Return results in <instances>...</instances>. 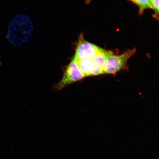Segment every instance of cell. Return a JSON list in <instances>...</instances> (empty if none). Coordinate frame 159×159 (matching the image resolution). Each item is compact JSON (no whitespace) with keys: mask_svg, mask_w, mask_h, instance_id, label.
Returning a JSON list of instances; mask_svg holds the SVG:
<instances>
[{"mask_svg":"<svg viewBox=\"0 0 159 159\" xmlns=\"http://www.w3.org/2000/svg\"><path fill=\"white\" fill-rule=\"evenodd\" d=\"M31 20L25 15L17 16L10 23L7 38L13 44L18 45L27 41L33 33Z\"/></svg>","mask_w":159,"mask_h":159,"instance_id":"obj_1","label":"cell"},{"mask_svg":"<svg viewBox=\"0 0 159 159\" xmlns=\"http://www.w3.org/2000/svg\"><path fill=\"white\" fill-rule=\"evenodd\" d=\"M136 52V49L129 50L123 54L113 55L112 53L108 55L104 69L103 74H113L123 68L131 57Z\"/></svg>","mask_w":159,"mask_h":159,"instance_id":"obj_2","label":"cell"},{"mask_svg":"<svg viewBox=\"0 0 159 159\" xmlns=\"http://www.w3.org/2000/svg\"><path fill=\"white\" fill-rule=\"evenodd\" d=\"M107 51L89 42L81 36L74 59L75 61L93 59L95 56Z\"/></svg>","mask_w":159,"mask_h":159,"instance_id":"obj_3","label":"cell"},{"mask_svg":"<svg viewBox=\"0 0 159 159\" xmlns=\"http://www.w3.org/2000/svg\"><path fill=\"white\" fill-rule=\"evenodd\" d=\"M84 77L76 61L73 59L66 69L62 79L58 84L55 85L54 90L56 91L61 90L67 85L80 80Z\"/></svg>","mask_w":159,"mask_h":159,"instance_id":"obj_4","label":"cell"},{"mask_svg":"<svg viewBox=\"0 0 159 159\" xmlns=\"http://www.w3.org/2000/svg\"><path fill=\"white\" fill-rule=\"evenodd\" d=\"M76 62L85 77L102 74L97 68L92 59L82 60Z\"/></svg>","mask_w":159,"mask_h":159,"instance_id":"obj_5","label":"cell"},{"mask_svg":"<svg viewBox=\"0 0 159 159\" xmlns=\"http://www.w3.org/2000/svg\"><path fill=\"white\" fill-rule=\"evenodd\" d=\"M138 5L141 12H143L145 9L152 8L150 0H131Z\"/></svg>","mask_w":159,"mask_h":159,"instance_id":"obj_6","label":"cell"},{"mask_svg":"<svg viewBox=\"0 0 159 159\" xmlns=\"http://www.w3.org/2000/svg\"><path fill=\"white\" fill-rule=\"evenodd\" d=\"M152 9L155 10L156 13L159 12V0H150Z\"/></svg>","mask_w":159,"mask_h":159,"instance_id":"obj_7","label":"cell"},{"mask_svg":"<svg viewBox=\"0 0 159 159\" xmlns=\"http://www.w3.org/2000/svg\"><path fill=\"white\" fill-rule=\"evenodd\" d=\"M91 1H92V0H87V1H88V2H90Z\"/></svg>","mask_w":159,"mask_h":159,"instance_id":"obj_8","label":"cell"},{"mask_svg":"<svg viewBox=\"0 0 159 159\" xmlns=\"http://www.w3.org/2000/svg\"><path fill=\"white\" fill-rule=\"evenodd\" d=\"M0 64H1V63H0Z\"/></svg>","mask_w":159,"mask_h":159,"instance_id":"obj_9","label":"cell"}]
</instances>
